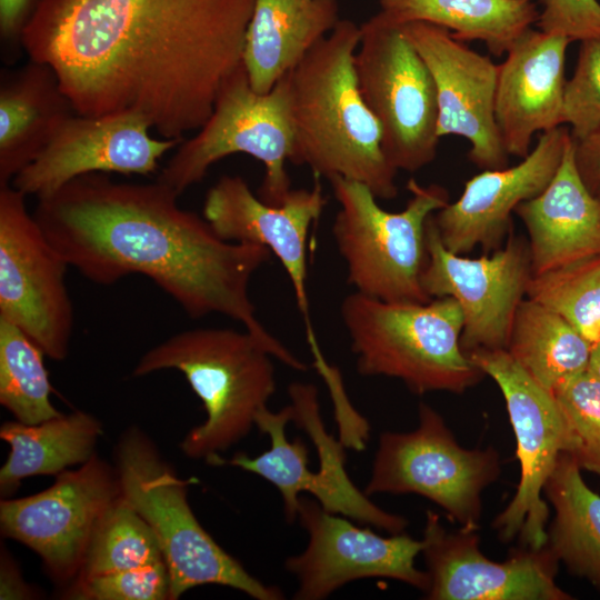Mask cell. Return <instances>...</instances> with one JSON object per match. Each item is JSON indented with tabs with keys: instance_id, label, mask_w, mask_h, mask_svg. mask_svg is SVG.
<instances>
[{
	"instance_id": "28",
	"label": "cell",
	"mask_w": 600,
	"mask_h": 600,
	"mask_svg": "<svg viewBox=\"0 0 600 600\" xmlns=\"http://www.w3.org/2000/svg\"><path fill=\"white\" fill-rule=\"evenodd\" d=\"M379 6L394 22L440 26L463 42H483L496 57L507 53L539 18L534 0H379Z\"/></svg>"
},
{
	"instance_id": "5",
	"label": "cell",
	"mask_w": 600,
	"mask_h": 600,
	"mask_svg": "<svg viewBox=\"0 0 600 600\" xmlns=\"http://www.w3.org/2000/svg\"><path fill=\"white\" fill-rule=\"evenodd\" d=\"M340 316L358 373L402 381L410 391L462 393L484 373L463 352V314L451 297L384 301L353 291Z\"/></svg>"
},
{
	"instance_id": "39",
	"label": "cell",
	"mask_w": 600,
	"mask_h": 600,
	"mask_svg": "<svg viewBox=\"0 0 600 600\" xmlns=\"http://www.w3.org/2000/svg\"><path fill=\"white\" fill-rule=\"evenodd\" d=\"M573 156L584 184L596 194L600 188V128L581 140H573Z\"/></svg>"
},
{
	"instance_id": "29",
	"label": "cell",
	"mask_w": 600,
	"mask_h": 600,
	"mask_svg": "<svg viewBox=\"0 0 600 600\" xmlns=\"http://www.w3.org/2000/svg\"><path fill=\"white\" fill-rule=\"evenodd\" d=\"M592 344L564 318L526 298L516 312L508 353L553 392L588 369Z\"/></svg>"
},
{
	"instance_id": "26",
	"label": "cell",
	"mask_w": 600,
	"mask_h": 600,
	"mask_svg": "<svg viewBox=\"0 0 600 600\" xmlns=\"http://www.w3.org/2000/svg\"><path fill=\"white\" fill-rule=\"evenodd\" d=\"M103 430L92 414L77 410L36 424L18 420L0 428L10 452L0 469L1 498H10L21 481L32 476L53 474L83 464L96 453Z\"/></svg>"
},
{
	"instance_id": "8",
	"label": "cell",
	"mask_w": 600,
	"mask_h": 600,
	"mask_svg": "<svg viewBox=\"0 0 600 600\" xmlns=\"http://www.w3.org/2000/svg\"><path fill=\"white\" fill-rule=\"evenodd\" d=\"M294 147L289 74L269 92L258 93L241 63L223 81L208 120L178 146L156 180L180 197L202 181L217 161L244 153L264 166L258 197L280 204L291 190L286 162H291Z\"/></svg>"
},
{
	"instance_id": "32",
	"label": "cell",
	"mask_w": 600,
	"mask_h": 600,
	"mask_svg": "<svg viewBox=\"0 0 600 600\" xmlns=\"http://www.w3.org/2000/svg\"><path fill=\"white\" fill-rule=\"evenodd\" d=\"M292 420L291 406L273 412L263 407L256 416V427L270 438V449L251 458L244 452L231 459L220 457L216 466L229 464L266 479L280 492L284 518L289 523L297 520L300 504V482L309 468V450L302 438L288 441L286 427Z\"/></svg>"
},
{
	"instance_id": "16",
	"label": "cell",
	"mask_w": 600,
	"mask_h": 600,
	"mask_svg": "<svg viewBox=\"0 0 600 600\" xmlns=\"http://www.w3.org/2000/svg\"><path fill=\"white\" fill-rule=\"evenodd\" d=\"M422 556L430 578V600H569L556 582L558 559L551 550L521 546L502 562L480 549L478 529L448 530L428 510Z\"/></svg>"
},
{
	"instance_id": "34",
	"label": "cell",
	"mask_w": 600,
	"mask_h": 600,
	"mask_svg": "<svg viewBox=\"0 0 600 600\" xmlns=\"http://www.w3.org/2000/svg\"><path fill=\"white\" fill-rule=\"evenodd\" d=\"M571 431V456L581 469L600 476V380L588 369L553 391Z\"/></svg>"
},
{
	"instance_id": "10",
	"label": "cell",
	"mask_w": 600,
	"mask_h": 600,
	"mask_svg": "<svg viewBox=\"0 0 600 600\" xmlns=\"http://www.w3.org/2000/svg\"><path fill=\"white\" fill-rule=\"evenodd\" d=\"M418 412L414 430L380 434L364 493H416L461 527L479 529L482 492L501 472L498 451L466 449L432 407L422 402Z\"/></svg>"
},
{
	"instance_id": "9",
	"label": "cell",
	"mask_w": 600,
	"mask_h": 600,
	"mask_svg": "<svg viewBox=\"0 0 600 600\" xmlns=\"http://www.w3.org/2000/svg\"><path fill=\"white\" fill-rule=\"evenodd\" d=\"M360 30L356 77L380 123L383 152L397 171H418L436 159L440 139L431 73L402 23L379 11Z\"/></svg>"
},
{
	"instance_id": "24",
	"label": "cell",
	"mask_w": 600,
	"mask_h": 600,
	"mask_svg": "<svg viewBox=\"0 0 600 600\" xmlns=\"http://www.w3.org/2000/svg\"><path fill=\"white\" fill-rule=\"evenodd\" d=\"M339 20L338 0H256L242 53L252 89L269 92Z\"/></svg>"
},
{
	"instance_id": "12",
	"label": "cell",
	"mask_w": 600,
	"mask_h": 600,
	"mask_svg": "<svg viewBox=\"0 0 600 600\" xmlns=\"http://www.w3.org/2000/svg\"><path fill=\"white\" fill-rule=\"evenodd\" d=\"M27 196L0 186V318L27 333L53 360L69 353L73 307L69 267L48 240Z\"/></svg>"
},
{
	"instance_id": "17",
	"label": "cell",
	"mask_w": 600,
	"mask_h": 600,
	"mask_svg": "<svg viewBox=\"0 0 600 600\" xmlns=\"http://www.w3.org/2000/svg\"><path fill=\"white\" fill-rule=\"evenodd\" d=\"M150 129L149 121L138 113H73L10 184L39 200L88 173H154L161 158L183 140L156 139Z\"/></svg>"
},
{
	"instance_id": "41",
	"label": "cell",
	"mask_w": 600,
	"mask_h": 600,
	"mask_svg": "<svg viewBox=\"0 0 600 600\" xmlns=\"http://www.w3.org/2000/svg\"><path fill=\"white\" fill-rule=\"evenodd\" d=\"M588 370L600 380V340L591 349Z\"/></svg>"
},
{
	"instance_id": "25",
	"label": "cell",
	"mask_w": 600,
	"mask_h": 600,
	"mask_svg": "<svg viewBox=\"0 0 600 600\" xmlns=\"http://www.w3.org/2000/svg\"><path fill=\"white\" fill-rule=\"evenodd\" d=\"M288 394L292 410L291 421L309 436L319 459L316 472L310 469L306 471L301 491L308 492L328 512L390 534L403 532L408 520L377 506L348 476L344 444L324 428L317 387L313 383L296 381L289 384Z\"/></svg>"
},
{
	"instance_id": "3",
	"label": "cell",
	"mask_w": 600,
	"mask_h": 600,
	"mask_svg": "<svg viewBox=\"0 0 600 600\" xmlns=\"http://www.w3.org/2000/svg\"><path fill=\"white\" fill-rule=\"evenodd\" d=\"M360 26L340 19L288 73L296 136L291 162L316 177L340 176L367 186L378 199L397 197V170L382 149L380 123L358 87L354 54Z\"/></svg>"
},
{
	"instance_id": "15",
	"label": "cell",
	"mask_w": 600,
	"mask_h": 600,
	"mask_svg": "<svg viewBox=\"0 0 600 600\" xmlns=\"http://www.w3.org/2000/svg\"><path fill=\"white\" fill-rule=\"evenodd\" d=\"M297 520L308 534L302 552L286 559L284 568L298 581L293 599L321 600L344 584L388 578L426 592L427 571L416 567L423 541L404 531L383 537L349 518L326 511L312 497H300Z\"/></svg>"
},
{
	"instance_id": "31",
	"label": "cell",
	"mask_w": 600,
	"mask_h": 600,
	"mask_svg": "<svg viewBox=\"0 0 600 600\" xmlns=\"http://www.w3.org/2000/svg\"><path fill=\"white\" fill-rule=\"evenodd\" d=\"M160 561L164 559L156 533L120 493L98 523L73 582Z\"/></svg>"
},
{
	"instance_id": "38",
	"label": "cell",
	"mask_w": 600,
	"mask_h": 600,
	"mask_svg": "<svg viewBox=\"0 0 600 600\" xmlns=\"http://www.w3.org/2000/svg\"><path fill=\"white\" fill-rule=\"evenodd\" d=\"M42 0H0V37L13 59L21 46L24 29Z\"/></svg>"
},
{
	"instance_id": "14",
	"label": "cell",
	"mask_w": 600,
	"mask_h": 600,
	"mask_svg": "<svg viewBox=\"0 0 600 600\" xmlns=\"http://www.w3.org/2000/svg\"><path fill=\"white\" fill-rule=\"evenodd\" d=\"M426 247L422 288L431 299L451 297L459 303L463 352L507 350L517 309L532 276L528 240L511 232L506 247L491 256L468 258L443 246L431 214L426 223Z\"/></svg>"
},
{
	"instance_id": "18",
	"label": "cell",
	"mask_w": 600,
	"mask_h": 600,
	"mask_svg": "<svg viewBox=\"0 0 600 600\" xmlns=\"http://www.w3.org/2000/svg\"><path fill=\"white\" fill-rule=\"evenodd\" d=\"M402 26L434 82L439 138H464L470 161L482 170L507 167L509 154L494 119L498 64L446 28L423 21Z\"/></svg>"
},
{
	"instance_id": "42",
	"label": "cell",
	"mask_w": 600,
	"mask_h": 600,
	"mask_svg": "<svg viewBox=\"0 0 600 600\" xmlns=\"http://www.w3.org/2000/svg\"><path fill=\"white\" fill-rule=\"evenodd\" d=\"M596 196L600 199V188H599L598 191L596 192Z\"/></svg>"
},
{
	"instance_id": "27",
	"label": "cell",
	"mask_w": 600,
	"mask_h": 600,
	"mask_svg": "<svg viewBox=\"0 0 600 600\" xmlns=\"http://www.w3.org/2000/svg\"><path fill=\"white\" fill-rule=\"evenodd\" d=\"M543 492L554 510L546 546L571 573L600 588V494L568 452L559 457Z\"/></svg>"
},
{
	"instance_id": "30",
	"label": "cell",
	"mask_w": 600,
	"mask_h": 600,
	"mask_svg": "<svg viewBox=\"0 0 600 600\" xmlns=\"http://www.w3.org/2000/svg\"><path fill=\"white\" fill-rule=\"evenodd\" d=\"M44 356L27 333L0 318V403L22 423L36 424L62 414L51 403Z\"/></svg>"
},
{
	"instance_id": "21",
	"label": "cell",
	"mask_w": 600,
	"mask_h": 600,
	"mask_svg": "<svg viewBox=\"0 0 600 600\" xmlns=\"http://www.w3.org/2000/svg\"><path fill=\"white\" fill-rule=\"evenodd\" d=\"M568 38L529 28L498 64L494 119L508 154L524 158L532 137L563 124Z\"/></svg>"
},
{
	"instance_id": "2",
	"label": "cell",
	"mask_w": 600,
	"mask_h": 600,
	"mask_svg": "<svg viewBox=\"0 0 600 600\" xmlns=\"http://www.w3.org/2000/svg\"><path fill=\"white\" fill-rule=\"evenodd\" d=\"M168 186L119 182L108 173L74 178L39 199L33 216L69 267L110 286L148 277L192 319L226 316L259 339L287 367L308 366L259 321L250 297L254 273L272 256L262 246L220 238L209 222L182 209Z\"/></svg>"
},
{
	"instance_id": "13",
	"label": "cell",
	"mask_w": 600,
	"mask_h": 600,
	"mask_svg": "<svg viewBox=\"0 0 600 600\" xmlns=\"http://www.w3.org/2000/svg\"><path fill=\"white\" fill-rule=\"evenodd\" d=\"M120 493L116 467L94 454L78 469L57 474L41 492L1 499V533L34 551L50 578L66 589L81 569L98 523Z\"/></svg>"
},
{
	"instance_id": "36",
	"label": "cell",
	"mask_w": 600,
	"mask_h": 600,
	"mask_svg": "<svg viewBox=\"0 0 600 600\" xmlns=\"http://www.w3.org/2000/svg\"><path fill=\"white\" fill-rule=\"evenodd\" d=\"M563 123L573 140H581L600 128V39L581 41L576 68L567 80Z\"/></svg>"
},
{
	"instance_id": "22",
	"label": "cell",
	"mask_w": 600,
	"mask_h": 600,
	"mask_svg": "<svg viewBox=\"0 0 600 600\" xmlns=\"http://www.w3.org/2000/svg\"><path fill=\"white\" fill-rule=\"evenodd\" d=\"M514 212L528 232L532 276L600 254V199L577 169L572 137L549 184Z\"/></svg>"
},
{
	"instance_id": "23",
	"label": "cell",
	"mask_w": 600,
	"mask_h": 600,
	"mask_svg": "<svg viewBox=\"0 0 600 600\" xmlns=\"http://www.w3.org/2000/svg\"><path fill=\"white\" fill-rule=\"evenodd\" d=\"M76 113L54 70L29 59L0 80V186L31 163L59 126Z\"/></svg>"
},
{
	"instance_id": "20",
	"label": "cell",
	"mask_w": 600,
	"mask_h": 600,
	"mask_svg": "<svg viewBox=\"0 0 600 600\" xmlns=\"http://www.w3.org/2000/svg\"><path fill=\"white\" fill-rule=\"evenodd\" d=\"M571 140L560 126L542 132L537 144L512 167L486 169L464 183L461 196L432 214L443 246L466 254L477 246L501 248L517 207L541 193L556 174Z\"/></svg>"
},
{
	"instance_id": "4",
	"label": "cell",
	"mask_w": 600,
	"mask_h": 600,
	"mask_svg": "<svg viewBox=\"0 0 600 600\" xmlns=\"http://www.w3.org/2000/svg\"><path fill=\"white\" fill-rule=\"evenodd\" d=\"M273 358L248 330L198 328L171 336L148 350L132 374L176 369L203 403L207 418L180 443L189 458L216 464L244 439L277 389Z\"/></svg>"
},
{
	"instance_id": "6",
	"label": "cell",
	"mask_w": 600,
	"mask_h": 600,
	"mask_svg": "<svg viewBox=\"0 0 600 600\" xmlns=\"http://www.w3.org/2000/svg\"><path fill=\"white\" fill-rule=\"evenodd\" d=\"M114 467L121 494L158 538L170 573V600L204 584L229 587L257 600L284 598L280 588L250 574L203 529L188 502L189 481L178 477L139 428L120 437Z\"/></svg>"
},
{
	"instance_id": "35",
	"label": "cell",
	"mask_w": 600,
	"mask_h": 600,
	"mask_svg": "<svg viewBox=\"0 0 600 600\" xmlns=\"http://www.w3.org/2000/svg\"><path fill=\"white\" fill-rule=\"evenodd\" d=\"M62 596L74 600H170V573L160 561L76 581Z\"/></svg>"
},
{
	"instance_id": "1",
	"label": "cell",
	"mask_w": 600,
	"mask_h": 600,
	"mask_svg": "<svg viewBox=\"0 0 600 600\" xmlns=\"http://www.w3.org/2000/svg\"><path fill=\"white\" fill-rule=\"evenodd\" d=\"M256 0H42L21 38L76 113H138L184 140L242 63Z\"/></svg>"
},
{
	"instance_id": "40",
	"label": "cell",
	"mask_w": 600,
	"mask_h": 600,
	"mask_svg": "<svg viewBox=\"0 0 600 600\" xmlns=\"http://www.w3.org/2000/svg\"><path fill=\"white\" fill-rule=\"evenodd\" d=\"M0 599H31L34 592L23 581L14 561L1 552Z\"/></svg>"
},
{
	"instance_id": "7",
	"label": "cell",
	"mask_w": 600,
	"mask_h": 600,
	"mask_svg": "<svg viewBox=\"0 0 600 600\" xmlns=\"http://www.w3.org/2000/svg\"><path fill=\"white\" fill-rule=\"evenodd\" d=\"M328 180L339 203L331 231L354 291L384 301L431 300L421 284L426 223L450 202L447 189L411 178L404 209L390 212L367 186L340 176Z\"/></svg>"
},
{
	"instance_id": "19",
	"label": "cell",
	"mask_w": 600,
	"mask_h": 600,
	"mask_svg": "<svg viewBox=\"0 0 600 600\" xmlns=\"http://www.w3.org/2000/svg\"><path fill=\"white\" fill-rule=\"evenodd\" d=\"M326 204L320 178L316 176L311 189H291L280 204H271L254 194L242 177L224 174L206 194L203 218L226 241L268 248L289 277L304 323H311L308 237Z\"/></svg>"
},
{
	"instance_id": "11",
	"label": "cell",
	"mask_w": 600,
	"mask_h": 600,
	"mask_svg": "<svg viewBox=\"0 0 600 600\" xmlns=\"http://www.w3.org/2000/svg\"><path fill=\"white\" fill-rule=\"evenodd\" d=\"M470 360L499 387L517 441L520 480L511 501L496 516L492 528L507 543H547L550 511L542 492L563 452L572 453L574 441L553 392L531 378L507 350H474Z\"/></svg>"
},
{
	"instance_id": "33",
	"label": "cell",
	"mask_w": 600,
	"mask_h": 600,
	"mask_svg": "<svg viewBox=\"0 0 600 600\" xmlns=\"http://www.w3.org/2000/svg\"><path fill=\"white\" fill-rule=\"evenodd\" d=\"M526 298L560 314L593 347L600 340V254L531 276Z\"/></svg>"
},
{
	"instance_id": "37",
	"label": "cell",
	"mask_w": 600,
	"mask_h": 600,
	"mask_svg": "<svg viewBox=\"0 0 600 600\" xmlns=\"http://www.w3.org/2000/svg\"><path fill=\"white\" fill-rule=\"evenodd\" d=\"M537 27L571 41L600 39V2L598 0H539Z\"/></svg>"
}]
</instances>
